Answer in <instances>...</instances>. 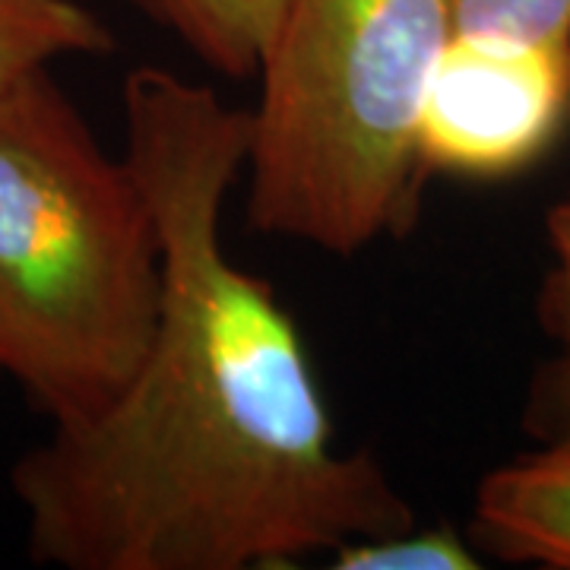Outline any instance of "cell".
Masks as SVG:
<instances>
[{
    "instance_id": "obj_1",
    "label": "cell",
    "mask_w": 570,
    "mask_h": 570,
    "mask_svg": "<svg viewBox=\"0 0 570 570\" xmlns=\"http://www.w3.org/2000/svg\"><path fill=\"white\" fill-rule=\"evenodd\" d=\"M124 137L163 242V307L118 400L10 472L32 561L285 568L419 523L377 456L340 448L298 326L225 247L247 108L149 63L124 80Z\"/></svg>"
},
{
    "instance_id": "obj_2",
    "label": "cell",
    "mask_w": 570,
    "mask_h": 570,
    "mask_svg": "<svg viewBox=\"0 0 570 570\" xmlns=\"http://www.w3.org/2000/svg\"><path fill=\"white\" fill-rule=\"evenodd\" d=\"M163 307L156 213L48 70L0 92V371L51 425L118 400Z\"/></svg>"
},
{
    "instance_id": "obj_3",
    "label": "cell",
    "mask_w": 570,
    "mask_h": 570,
    "mask_svg": "<svg viewBox=\"0 0 570 570\" xmlns=\"http://www.w3.org/2000/svg\"><path fill=\"white\" fill-rule=\"evenodd\" d=\"M448 0H285L247 108V223L355 257L415 223Z\"/></svg>"
},
{
    "instance_id": "obj_4",
    "label": "cell",
    "mask_w": 570,
    "mask_h": 570,
    "mask_svg": "<svg viewBox=\"0 0 570 570\" xmlns=\"http://www.w3.org/2000/svg\"><path fill=\"white\" fill-rule=\"evenodd\" d=\"M570 105V45L453 32L422 115L428 175L498 181L532 165Z\"/></svg>"
},
{
    "instance_id": "obj_5",
    "label": "cell",
    "mask_w": 570,
    "mask_h": 570,
    "mask_svg": "<svg viewBox=\"0 0 570 570\" xmlns=\"http://www.w3.org/2000/svg\"><path fill=\"white\" fill-rule=\"evenodd\" d=\"M469 539L501 561L570 570V438L482 475Z\"/></svg>"
},
{
    "instance_id": "obj_6",
    "label": "cell",
    "mask_w": 570,
    "mask_h": 570,
    "mask_svg": "<svg viewBox=\"0 0 570 570\" xmlns=\"http://www.w3.org/2000/svg\"><path fill=\"white\" fill-rule=\"evenodd\" d=\"M140 17L178 39L213 73L247 80L257 73L264 48L285 0H121Z\"/></svg>"
},
{
    "instance_id": "obj_7",
    "label": "cell",
    "mask_w": 570,
    "mask_h": 570,
    "mask_svg": "<svg viewBox=\"0 0 570 570\" xmlns=\"http://www.w3.org/2000/svg\"><path fill=\"white\" fill-rule=\"evenodd\" d=\"M549 266L535 295V321L546 340L523 403V428L535 444L570 438V197L546 216Z\"/></svg>"
},
{
    "instance_id": "obj_8",
    "label": "cell",
    "mask_w": 570,
    "mask_h": 570,
    "mask_svg": "<svg viewBox=\"0 0 570 570\" xmlns=\"http://www.w3.org/2000/svg\"><path fill=\"white\" fill-rule=\"evenodd\" d=\"M115 48L105 22L77 0H0V92L61 58Z\"/></svg>"
},
{
    "instance_id": "obj_9",
    "label": "cell",
    "mask_w": 570,
    "mask_h": 570,
    "mask_svg": "<svg viewBox=\"0 0 570 570\" xmlns=\"http://www.w3.org/2000/svg\"><path fill=\"white\" fill-rule=\"evenodd\" d=\"M333 570H479L482 551L472 546L469 532L453 527H419L352 539L330 551Z\"/></svg>"
},
{
    "instance_id": "obj_10",
    "label": "cell",
    "mask_w": 570,
    "mask_h": 570,
    "mask_svg": "<svg viewBox=\"0 0 570 570\" xmlns=\"http://www.w3.org/2000/svg\"><path fill=\"white\" fill-rule=\"evenodd\" d=\"M453 32L570 45V0H448Z\"/></svg>"
}]
</instances>
